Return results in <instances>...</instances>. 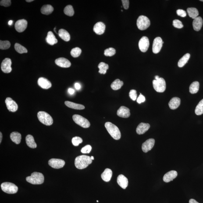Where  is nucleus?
I'll return each instance as SVG.
<instances>
[{"mask_svg":"<svg viewBox=\"0 0 203 203\" xmlns=\"http://www.w3.org/2000/svg\"><path fill=\"white\" fill-rule=\"evenodd\" d=\"M92 162L91 157L85 155L79 156L75 158V165L78 169H83L87 167Z\"/></svg>","mask_w":203,"mask_h":203,"instance_id":"1","label":"nucleus"},{"mask_svg":"<svg viewBox=\"0 0 203 203\" xmlns=\"http://www.w3.org/2000/svg\"><path fill=\"white\" fill-rule=\"evenodd\" d=\"M105 126L108 133L114 139L118 140L120 138L121 134L117 126L110 122H106Z\"/></svg>","mask_w":203,"mask_h":203,"instance_id":"2","label":"nucleus"},{"mask_svg":"<svg viewBox=\"0 0 203 203\" xmlns=\"http://www.w3.org/2000/svg\"><path fill=\"white\" fill-rule=\"evenodd\" d=\"M26 180L31 184H41L44 183V176L42 173L34 172L31 174V176L26 177Z\"/></svg>","mask_w":203,"mask_h":203,"instance_id":"3","label":"nucleus"},{"mask_svg":"<svg viewBox=\"0 0 203 203\" xmlns=\"http://www.w3.org/2000/svg\"><path fill=\"white\" fill-rule=\"evenodd\" d=\"M37 117L41 123L47 126L51 125L53 123V119L47 112L40 111L37 114Z\"/></svg>","mask_w":203,"mask_h":203,"instance_id":"4","label":"nucleus"},{"mask_svg":"<svg viewBox=\"0 0 203 203\" xmlns=\"http://www.w3.org/2000/svg\"><path fill=\"white\" fill-rule=\"evenodd\" d=\"M1 187L3 191L8 194H15L17 192L18 188L14 183L5 182L2 183Z\"/></svg>","mask_w":203,"mask_h":203,"instance_id":"5","label":"nucleus"},{"mask_svg":"<svg viewBox=\"0 0 203 203\" xmlns=\"http://www.w3.org/2000/svg\"><path fill=\"white\" fill-rule=\"evenodd\" d=\"M151 22L149 18L146 16H140L138 18L137 25L138 28L140 30H146L149 27Z\"/></svg>","mask_w":203,"mask_h":203,"instance_id":"6","label":"nucleus"},{"mask_svg":"<svg viewBox=\"0 0 203 203\" xmlns=\"http://www.w3.org/2000/svg\"><path fill=\"white\" fill-rule=\"evenodd\" d=\"M153 86L154 89L158 92H164L166 89V83L165 80L162 78H160L158 80H153Z\"/></svg>","mask_w":203,"mask_h":203,"instance_id":"7","label":"nucleus"},{"mask_svg":"<svg viewBox=\"0 0 203 203\" xmlns=\"http://www.w3.org/2000/svg\"><path fill=\"white\" fill-rule=\"evenodd\" d=\"M73 119L76 123L84 128H88L90 126L89 121L83 117L78 115H74Z\"/></svg>","mask_w":203,"mask_h":203,"instance_id":"8","label":"nucleus"},{"mask_svg":"<svg viewBox=\"0 0 203 203\" xmlns=\"http://www.w3.org/2000/svg\"><path fill=\"white\" fill-rule=\"evenodd\" d=\"M48 164L53 168L59 169L63 167L65 165V162L62 159L52 158L49 161Z\"/></svg>","mask_w":203,"mask_h":203,"instance_id":"9","label":"nucleus"},{"mask_svg":"<svg viewBox=\"0 0 203 203\" xmlns=\"http://www.w3.org/2000/svg\"><path fill=\"white\" fill-rule=\"evenodd\" d=\"M164 42L162 38L157 37L154 39L152 46V52L154 54H158L160 51Z\"/></svg>","mask_w":203,"mask_h":203,"instance_id":"10","label":"nucleus"},{"mask_svg":"<svg viewBox=\"0 0 203 203\" xmlns=\"http://www.w3.org/2000/svg\"><path fill=\"white\" fill-rule=\"evenodd\" d=\"M149 46V40L147 37L144 36L140 39L138 43L139 49L142 52H145L148 50Z\"/></svg>","mask_w":203,"mask_h":203,"instance_id":"11","label":"nucleus"},{"mask_svg":"<svg viewBox=\"0 0 203 203\" xmlns=\"http://www.w3.org/2000/svg\"><path fill=\"white\" fill-rule=\"evenodd\" d=\"M12 61L10 58H6L2 61L1 65V70L4 73H8L12 71Z\"/></svg>","mask_w":203,"mask_h":203,"instance_id":"12","label":"nucleus"},{"mask_svg":"<svg viewBox=\"0 0 203 203\" xmlns=\"http://www.w3.org/2000/svg\"><path fill=\"white\" fill-rule=\"evenodd\" d=\"M7 108L9 112H15L17 110L18 107L16 103L10 98H6L5 101Z\"/></svg>","mask_w":203,"mask_h":203,"instance_id":"13","label":"nucleus"},{"mask_svg":"<svg viewBox=\"0 0 203 203\" xmlns=\"http://www.w3.org/2000/svg\"><path fill=\"white\" fill-rule=\"evenodd\" d=\"M28 22L25 19L17 21L15 24V28L19 33H22L26 30L27 27Z\"/></svg>","mask_w":203,"mask_h":203,"instance_id":"14","label":"nucleus"},{"mask_svg":"<svg viewBox=\"0 0 203 203\" xmlns=\"http://www.w3.org/2000/svg\"><path fill=\"white\" fill-rule=\"evenodd\" d=\"M155 140L153 138H150L147 140L142 145V149L144 152L147 153L151 151L154 147L155 144Z\"/></svg>","mask_w":203,"mask_h":203,"instance_id":"15","label":"nucleus"},{"mask_svg":"<svg viewBox=\"0 0 203 203\" xmlns=\"http://www.w3.org/2000/svg\"><path fill=\"white\" fill-rule=\"evenodd\" d=\"M55 63L57 66L63 68H68L71 65L70 61L66 58H59L55 60Z\"/></svg>","mask_w":203,"mask_h":203,"instance_id":"16","label":"nucleus"},{"mask_svg":"<svg viewBox=\"0 0 203 203\" xmlns=\"http://www.w3.org/2000/svg\"><path fill=\"white\" fill-rule=\"evenodd\" d=\"M118 116L122 118H128L130 116V109L125 106H121L117 111Z\"/></svg>","mask_w":203,"mask_h":203,"instance_id":"17","label":"nucleus"},{"mask_svg":"<svg viewBox=\"0 0 203 203\" xmlns=\"http://www.w3.org/2000/svg\"><path fill=\"white\" fill-rule=\"evenodd\" d=\"M106 26L103 22H97L94 25V30L96 34L98 35L103 34L105 32Z\"/></svg>","mask_w":203,"mask_h":203,"instance_id":"18","label":"nucleus"},{"mask_svg":"<svg viewBox=\"0 0 203 203\" xmlns=\"http://www.w3.org/2000/svg\"><path fill=\"white\" fill-rule=\"evenodd\" d=\"M177 176V172L176 171H170L164 175L163 180L165 183H169L172 181H173V179H175Z\"/></svg>","mask_w":203,"mask_h":203,"instance_id":"19","label":"nucleus"},{"mask_svg":"<svg viewBox=\"0 0 203 203\" xmlns=\"http://www.w3.org/2000/svg\"><path fill=\"white\" fill-rule=\"evenodd\" d=\"M38 84L40 87L44 89H48L52 86L51 82L47 79L43 77H40L38 79Z\"/></svg>","mask_w":203,"mask_h":203,"instance_id":"20","label":"nucleus"},{"mask_svg":"<svg viewBox=\"0 0 203 203\" xmlns=\"http://www.w3.org/2000/svg\"><path fill=\"white\" fill-rule=\"evenodd\" d=\"M150 128L149 124L141 123L138 126L136 129V132L139 135L143 134L147 131Z\"/></svg>","mask_w":203,"mask_h":203,"instance_id":"21","label":"nucleus"},{"mask_svg":"<svg viewBox=\"0 0 203 203\" xmlns=\"http://www.w3.org/2000/svg\"><path fill=\"white\" fill-rule=\"evenodd\" d=\"M117 183L122 188L125 189L128 187V181L125 176L123 175H119L117 178Z\"/></svg>","mask_w":203,"mask_h":203,"instance_id":"22","label":"nucleus"},{"mask_svg":"<svg viewBox=\"0 0 203 203\" xmlns=\"http://www.w3.org/2000/svg\"><path fill=\"white\" fill-rule=\"evenodd\" d=\"M203 20L201 17H198L194 19L193 22V29L196 31H199L202 27Z\"/></svg>","mask_w":203,"mask_h":203,"instance_id":"23","label":"nucleus"},{"mask_svg":"<svg viewBox=\"0 0 203 203\" xmlns=\"http://www.w3.org/2000/svg\"><path fill=\"white\" fill-rule=\"evenodd\" d=\"M181 100L180 98L177 97H175L170 100L169 103V107L171 109H177L180 105Z\"/></svg>","mask_w":203,"mask_h":203,"instance_id":"24","label":"nucleus"},{"mask_svg":"<svg viewBox=\"0 0 203 203\" xmlns=\"http://www.w3.org/2000/svg\"><path fill=\"white\" fill-rule=\"evenodd\" d=\"M46 40L47 43L51 45H53L58 42V40L52 31L48 32Z\"/></svg>","mask_w":203,"mask_h":203,"instance_id":"25","label":"nucleus"},{"mask_svg":"<svg viewBox=\"0 0 203 203\" xmlns=\"http://www.w3.org/2000/svg\"><path fill=\"white\" fill-rule=\"evenodd\" d=\"M112 175V170L110 169L107 168L102 174L101 178L104 181L109 182L111 180Z\"/></svg>","mask_w":203,"mask_h":203,"instance_id":"26","label":"nucleus"},{"mask_svg":"<svg viewBox=\"0 0 203 203\" xmlns=\"http://www.w3.org/2000/svg\"><path fill=\"white\" fill-rule=\"evenodd\" d=\"M65 104L68 107L72 108V109L82 110L84 109L85 107L81 104L75 103L71 102L66 101L65 102Z\"/></svg>","mask_w":203,"mask_h":203,"instance_id":"27","label":"nucleus"},{"mask_svg":"<svg viewBox=\"0 0 203 203\" xmlns=\"http://www.w3.org/2000/svg\"><path fill=\"white\" fill-rule=\"evenodd\" d=\"M10 138L12 141L16 144H20L22 136L20 133L17 132H12L10 134Z\"/></svg>","mask_w":203,"mask_h":203,"instance_id":"28","label":"nucleus"},{"mask_svg":"<svg viewBox=\"0 0 203 203\" xmlns=\"http://www.w3.org/2000/svg\"><path fill=\"white\" fill-rule=\"evenodd\" d=\"M26 144L30 148L34 149L36 148L37 146L34 139V137L31 135H28L26 137Z\"/></svg>","mask_w":203,"mask_h":203,"instance_id":"29","label":"nucleus"},{"mask_svg":"<svg viewBox=\"0 0 203 203\" xmlns=\"http://www.w3.org/2000/svg\"><path fill=\"white\" fill-rule=\"evenodd\" d=\"M58 35L59 37L64 41H69L70 40V34L66 30L64 29H60L58 32Z\"/></svg>","mask_w":203,"mask_h":203,"instance_id":"30","label":"nucleus"},{"mask_svg":"<svg viewBox=\"0 0 203 203\" xmlns=\"http://www.w3.org/2000/svg\"><path fill=\"white\" fill-rule=\"evenodd\" d=\"M54 10V8L52 5H46L42 7L41 9V12L43 14L48 15L52 13Z\"/></svg>","mask_w":203,"mask_h":203,"instance_id":"31","label":"nucleus"},{"mask_svg":"<svg viewBox=\"0 0 203 203\" xmlns=\"http://www.w3.org/2000/svg\"><path fill=\"white\" fill-rule=\"evenodd\" d=\"M190 54L187 53L183 55L182 57L179 60L178 62V66L179 67H182L185 66L187 63L188 61L190 59Z\"/></svg>","mask_w":203,"mask_h":203,"instance_id":"32","label":"nucleus"},{"mask_svg":"<svg viewBox=\"0 0 203 203\" xmlns=\"http://www.w3.org/2000/svg\"><path fill=\"white\" fill-rule=\"evenodd\" d=\"M187 12L189 17L194 19L198 17L199 14L198 10L195 8H188Z\"/></svg>","mask_w":203,"mask_h":203,"instance_id":"33","label":"nucleus"},{"mask_svg":"<svg viewBox=\"0 0 203 203\" xmlns=\"http://www.w3.org/2000/svg\"><path fill=\"white\" fill-rule=\"evenodd\" d=\"M199 83L197 81H194L190 85L189 88V91L191 94H196L199 90Z\"/></svg>","mask_w":203,"mask_h":203,"instance_id":"34","label":"nucleus"},{"mask_svg":"<svg viewBox=\"0 0 203 203\" xmlns=\"http://www.w3.org/2000/svg\"><path fill=\"white\" fill-rule=\"evenodd\" d=\"M123 85V81H121L119 79H116L115 81L112 82L111 84V87L112 90H117L120 89Z\"/></svg>","mask_w":203,"mask_h":203,"instance_id":"35","label":"nucleus"},{"mask_svg":"<svg viewBox=\"0 0 203 203\" xmlns=\"http://www.w3.org/2000/svg\"><path fill=\"white\" fill-rule=\"evenodd\" d=\"M98 67L99 69V72L103 74H105L107 73V70L109 69V66L108 65L104 62H101L98 65Z\"/></svg>","mask_w":203,"mask_h":203,"instance_id":"36","label":"nucleus"},{"mask_svg":"<svg viewBox=\"0 0 203 203\" xmlns=\"http://www.w3.org/2000/svg\"><path fill=\"white\" fill-rule=\"evenodd\" d=\"M14 48L17 52L19 54L26 53L28 52L27 50L25 48L17 43L15 44Z\"/></svg>","mask_w":203,"mask_h":203,"instance_id":"37","label":"nucleus"},{"mask_svg":"<svg viewBox=\"0 0 203 203\" xmlns=\"http://www.w3.org/2000/svg\"><path fill=\"white\" fill-rule=\"evenodd\" d=\"M195 112L197 115H201L203 114V99L197 104Z\"/></svg>","mask_w":203,"mask_h":203,"instance_id":"38","label":"nucleus"},{"mask_svg":"<svg viewBox=\"0 0 203 203\" xmlns=\"http://www.w3.org/2000/svg\"><path fill=\"white\" fill-rule=\"evenodd\" d=\"M64 13L65 14L69 16H72L74 14L73 7L71 5H68L64 9Z\"/></svg>","mask_w":203,"mask_h":203,"instance_id":"39","label":"nucleus"},{"mask_svg":"<svg viewBox=\"0 0 203 203\" xmlns=\"http://www.w3.org/2000/svg\"><path fill=\"white\" fill-rule=\"evenodd\" d=\"M82 51L81 49L78 47L73 49L71 51L70 54L73 57L76 58L80 56Z\"/></svg>","mask_w":203,"mask_h":203,"instance_id":"40","label":"nucleus"},{"mask_svg":"<svg viewBox=\"0 0 203 203\" xmlns=\"http://www.w3.org/2000/svg\"><path fill=\"white\" fill-rule=\"evenodd\" d=\"M11 44L8 41H0V49L2 50L7 49L10 48Z\"/></svg>","mask_w":203,"mask_h":203,"instance_id":"41","label":"nucleus"},{"mask_svg":"<svg viewBox=\"0 0 203 203\" xmlns=\"http://www.w3.org/2000/svg\"><path fill=\"white\" fill-rule=\"evenodd\" d=\"M116 51L115 49L110 48L105 50L104 54L105 56L107 57H112L116 54Z\"/></svg>","mask_w":203,"mask_h":203,"instance_id":"42","label":"nucleus"},{"mask_svg":"<svg viewBox=\"0 0 203 203\" xmlns=\"http://www.w3.org/2000/svg\"><path fill=\"white\" fill-rule=\"evenodd\" d=\"M72 142L74 146H77L79 144L83 142V140L80 137H75L72 139Z\"/></svg>","mask_w":203,"mask_h":203,"instance_id":"43","label":"nucleus"},{"mask_svg":"<svg viewBox=\"0 0 203 203\" xmlns=\"http://www.w3.org/2000/svg\"><path fill=\"white\" fill-rule=\"evenodd\" d=\"M173 25L174 27L179 29L183 28V26L182 22L180 20H177V19H176V20L173 21Z\"/></svg>","mask_w":203,"mask_h":203,"instance_id":"44","label":"nucleus"},{"mask_svg":"<svg viewBox=\"0 0 203 203\" xmlns=\"http://www.w3.org/2000/svg\"><path fill=\"white\" fill-rule=\"evenodd\" d=\"M91 149L92 147L91 146L87 145L82 148L81 150V152L83 154L90 153Z\"/></svg>","mask_w":203,"mask_h":203,"instance_id":"45","label":"nucleus"},{"mask_svg":"<svg viewBox=\"0 0 203 203\" xmlns=\"http://www.w3.org/2000/svg\"><path fill=\"white\" fill-rule=\"evenodd\" d=\"M129 96L133 101H136L137 99V91L135 90H131L129 93Z\"/></svg>","mask_w":203,"mask_h":203,"instance_id":"46","label":"nucleus"},{"mask_svg":"<svg viewBox=\"0 0 203 203\" xmlns=\"http://www.w3.org/2000/svg\"><path fill=\"white\" fill-rule=\"evenodd\" d=\"M1 6L5 7L10 6L11 5V1L10 0H2L0 2Z\"/></svg>","mask_w":203,"mask_h":203,"instance_id":"47","label":"nucleus"},{"mask_svg":"<svg viewBox=\"0 0 203 203\" xmlns=\"http://www.w3.org/2000/svg\"><path fill=\"white\" fill-rule=\"evenodd\" d=\"M176 13H177L178 15L179 16L181 17H185L187 16V14L184 10L183 9H179L176 11Z\"/></svg>","mask_w":203,"mask_h":203,"instance_id":"48","label":"nucleus"},{"mask_svg":"<svg viewBox=\"0 0 203 203\" xmlns=\"http://www.w3.org/2000/svg\"><path fill=\"white\" fill-rule=\"evenodd\" d=\"M145 97L141 94H140L138 98L137 99V101L138 103L140 104L144 102L145 101Z\"/></svg>","mask_w":203,"mask_h":203,"instance_id":"49","label":"nucleus"},{"mask_svg":"<svg viewBox=\"0 0 203 203\" xmlns=\"http://www.w3.org/2000/svg\"><path fill=\"white\" fill-rule=\"evenodd\" d=\"M122 4L124 9H127L129 8V1L128 0H123L122 1Z\"/></svg>","mask_w":203,"mask_h":203,"instance_id":"50","label":"nucleus"},{"mask_svg":"<svg viewBox=\"0 0 203 203\" xmlns=\"http://www.w3.org/2000/svg\"><path fill=\"white\" fill-rule=\"evenodd\" d=\"M75 88L76 90H79L80 88H81V86H80V85L79 84V83H76L75 84Z\"/></svg>","mask_w":203,"mask_h":203,"instance_id":"51","label":"nucleus"},{"mask_svg":"<svg viewBox=\"0 0 203 203\" xmlns=\"http://www.w3.org/2000/svg\"><path fill=\"white\" fill-rule=\"evenodd\" d=\"M68 92H69V94H70L72 95V94H74L75 90L73 89V88H69V89H68Z\"/></svg>","mask_w":203,"mask_h":203,"instance_id":"52","label":"nucleus"},{"mask_svg":"<svg viewBox=\"0 0 203 203\" xmlns=\"http://www.w3.org/2000/svg\"><path fill=\"white\" fill-rule=\"evenodd\" d=\"M189 203H199L197 202L195 200H194V199H190V201H189Z\"/></svg>","mask_w":203,"mask_h":203,"instance_id":"53","label":"nucleus"},{"mask_svg":"<svg viewBox=\"0 0 203 203\" xmlns=\"http://www.w3.org/2000/svg\"><path fill=\"white\" fill-rule=\"evenodd\" d=\"M2 133L1 132L0 133V143H1V142H2Z\"/></svg>","mask_w":203,"mask_h":203,"instance_id":"54","label":"nucleus"},{"mask_svg":"<svg viewBox=\"0 0 203 203\" xmlns=\"http://www.w3.org/2000/svg\"><path fill=\"white\" fill-rule=\"evenodd\" d=\"M12 23H13V21H12V20H9V21L8 22V24L9 25H12Z\"/></svg>","mask_w":203,"mask_h":203,"instance_id":"55","label":"nucleus"},{"mask_svg":"<svg viewBox=\"0 0 203 203\" xmlns=\"http://www.w3.org/2000/svg\"><path fill=\"white\" fill-rule=\"evenodd\" d=\"M160 77L158 76H155V80H158V79H160Z\"/></svg>","mask_w":203,"mask_h":203,"instance_id":"56","label":"nucleus"},{"mask_svg":"<svg viewBox=\"0 0 203 203\" xmlns=\"http://www.w3.org/2000/svg\"><path fill=\"white\" fill-rule=\"evenodd\" d=\"M33 0H26V2H33Z\"/></svg>","mask_w":203,"mask_h":203,"instance_id":"57","label":"nucleus"},{"mask_svg":"<svg viewBox=\"0 0 203 203\" xmlns=\"http://www.w3.org/2000/svg\"><path fill=\"white\" fill-rule=\"evenodd\" d=\"M91 159L92 160H94V157L93 156H91Z\"/></svg>","mask_w":203,"mask_h":203,"instance_id":"58","label":"nucleus"},{"mask_svg":"<svg viewBox=\"0 0 203 203\" xmlns=\"http://www.w3.org/2000/svg\"><path fill=\"white\" fill-rule=\"evenodd\" d=\"M200 1H202V2H203V0H200Z\"/></svg>","mask_w":203,"mask_h":203,"instance_id":"59","label":"nucleus"},{"mask_svg":"<svg viewBox=\"0 0 203 203\" xmlns=\"http://www.w3.org/2000/svg\"><path fill=\"white\" fill-rule=\"evenodd\" d=\"M97 202H99V201H97Z\"/></svg>","mask_w":203,"mask_h":203,"instance_id":"60","label":"nucleus"},{"mask_svg":"<svg viewBox=\"0 0 203 203\" xmlns=\"http://www.w3.org/2000/svg\"><path fill=\"white\" fill-rule=\"evenodd\" d=\"M121 11H122V12H123V10H121Z\"/></svg>","mask_w":203,"mask_h":203,"instance_id":"61","label":"nucleus"}]
</instances>
